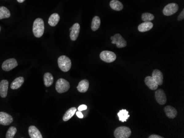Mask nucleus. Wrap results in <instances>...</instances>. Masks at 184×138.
<instances>
[{
    "label": "nucleus",
    "mask_w": 184,
    "mask_h": 138,
    "mask_svg": "<svg viewBox=\"0 0 184 138\" xmlns=\"http://www.w3.org/2000/svg\"><path fill=\"white\" fill-rule=\"evenodd\" d=\"M184 19V10H182V12L179 14V16L178 17V21H182Z\"/></svg>",
    "instance_id": "obj_30"
},
{
    "label": "nucleus",
    "mask_w": 184,
    "mask_h": 138,
    "mask_svg": "<svg viewBox=\"0 0 184 138\" xmlns=\"http://www.w3.org/2000/svg\"><path fill=\"white\" fill-rule=\"evenodd\" d=\"M24 81V79L22 77H19L15 79L12 82L11 84V88L13 90L18 89L22 85Z\"/></svg>",
    "instance_id": "obj_19"
},
{
    "label": "nucleus",
    "mask_w": 184,
    "mask_h": 138,
    "mask_svg": "<svg viewBox=\"0 0 184 138\" xmlns=\"http://www.w3.org/2000/svg\"><path fill=\"white\" fill-rule=\"evenodd\" d=\"M11 16L10 11L4 6L0 7V19L8 18Z\"/></svg>",
    "instance_id": "obj_24"
},
{
    "label": "nucleus",
    "mask_w": 184,
    "mask_h": 138,
    "mask_svg": "<svg viewBox=\"0 0 184 138\" xmlns=\"http://www.w3.org/2000/svg\"><path fill=\"white\" fill-rule=\"evenodd\" d=\"M17 1L19 3H22L25 0H17Z\"/></svg>",
    "instance_id": "obj_33"
},
{
    "label": "nucleus",
    "mask_w": 184,
    "mask_h": 138,
    "mask_svg": "<svg viewBox=\"0 0 184 138\" xmlns=\"http://www.w3.org/2000/svg\"><path fill=\"white\" fill-rule=\"evenodd\" d=\"M44 22L42 18H37L35 20L33 26V33L36 37H40L44 33Z\"/></svg>",
    "instance_id": "obj_1"
},
{
    "label": "nucleus",
    "mask_w": 184,
    "mask_h": 138,
    "mask_svg": "<svg viewBox=\"0 0 184 138\" xmlns=\"http://www.w3.org/2000/svg\"><path fill=\"white\" fill-rule=\"evenodd\" d=\"M89 85L90 84L88 81L87 79H84L79 82L78 86L77 87V89L80 93H84L87 92L88 90V89L89 88Z\"/></svg>",
    "instance_id": "obj_17"
},
{
    "label": "nucleus",
    "mask_w": 184,
    "mask_h": 138,
    "mask_svg": "<svg viewBox=\"0 0 184 138\" xmlns=\"http://www.w3.org/2000/svg\"><path fill=\"white\" fill-rule=\"evenodd\" d=\"M17 133V128L14 127H11L7 132L6 138H13Z\"/></svg>",
    "instance_id": "obj_27"
},
{
    "label": "nucleus",
    "mask_w": 184,
    "mask_h": 138,
    "mask_svg": "<svg viewBox=\"0 0 184 138\" xmlns=\"http://www.w3.org/2000/svg\"><path fill=\"white\" fill-rule=\"evenodd\" d=\"M8 81L7 80H2L0 82V96L5 98L7 95Z\"/></svg>",
    "instance_id": "obj_13"
},
{
    "label": "nucleus",
    "mask_w": 184,
    "mask_h": 138,
    "mask_svg": "<svg viewBox=\"0 0 184 138\" xmlns=\"http://www.w3.org/2000/svg\"><path fill=\"white\" fill-rule=\"evenodd\" d=\"M100 58L104 62L111 63L116 59V56L114 52L110 51H103L100 53Z\"/></svg>",
    "instance_id": "obj_5"
},
{
    "label": "nucleus",
    "mask_w": 184,
    "mask_h": 138,
    "mask_svg": "<svg viewBox=\"0 0 184 138\" xmlns=\"http://www.w3.org/2000/svg\"><path fill=\"white\" fill-rule=\"evenodd\" d=\"M28 133L31 138H42V136L39 130L34 125H31L28 129Z\"/></svg>",
    "instance_id": "obj_15"
},
{
    "label": "nucleus",
    "mask_w": 184,
    "mask_h": 138,
    "mask_svg": "<svg viewBox=\"0 0 184 138\" xmlns=\"http://www.w3.org/2000/svg\"><path fill=\"white\" fill-rule=\"evenodd\" d=\"M164 112L166 113V116L171 119H173L176 117L178 112L176 109L174 107H172L171 106H167L164 109Z\"/></svg>",
    "instance_id": "obj_16"
},
{
    "label": "nucleus",
    "mask_w": 184,
    "mask_h": 138,
    "mask_svg": "<svg viewBox=\"0 0 184 138\" xmlns=\"http://www.w3.org/2000/svg\"><path fill=\"white\" fill-rule=\"evenodd\" d=\"M149 138H163V137L161 136H158V135H155V134H153V135H151L150 136Z\"/></svg>",
    "instance_id": "obj_32"
},
{
    "label": "nucleus",
    "mask_w": 184,
    "mask_h": 138,
    "mask_svg": "<svg viewBox=\"0 0 184 138\" xmlns=\"http://www.w3.org/2000/svg\"><path fill=\"white\" fill-rule=\"evenodd\" d=\"M145 84L152 90H155L158 89V85L155 83L152 76H147L146 77L145 80Z\"/></svg>",
    "instance_id": "obj_14"
},
{
    "label": "nucleus",
    "mask_w": 184,
    "mask_h": 138,
    "mask_svg": "<svg viewBox=\"0 0 184 138\" xmlns=\"http://www.w3.org/2000/svg\"><path fill=\"white\" fill-rule=\"evenodd\" d=\"M154 18V16L150 13H144L142 14V20L143 22H150Z\"/></svg>",
    "instance_id": "obj_28"
},
{
    "label": "nucleus",
    "mask_w": 184,
    "mask_h": 138,
    "mask_svg": "<svg viewBox=\"0 0 184 138\" xmlns=\"http://www.w3.org/2000/svg\"><path fill=\"white\" fill-rule=\"evenodd\" d=\"M110 39L111 43L113 44H115L118 48H122L126 46L127 42L120 34H115V35L111 37Z\"/></svg>",
    "instance_id": "obj_6"
},
{
    "label": "nucleus",
    "mask_w": 184,
    "mask_h": 138,
    "mask_svg": "<svg viewBox=\"0 0 184 138\" xmlns=\"http://www.w3.org/2000/svg\"><path fill=\"white\" fill-rule=\"evenodd\" d=\"M58 65L61 70L67 72L71 69L72 63L71 60L66 56H61L58 58Z\"/></svg>",
    "instance_id": "obj_2"
},
{
    "label": "nucleus",
    "mask_w": 184,
    "mask_h": 138,
    "mask_svg": "<svg viewBox=\"0 0 184 138\" xmlns=\"http://www.w3.org/2000/svg\"><path fill=\"white\" fill-rule=\"evenodd\" d=\"M60 21V16L58 13H53L50 16L48 23L50 26H55L58 24Z\"/></svg>",
    "instance_id": "obj_21"
},
{
    "label": "nucleus",
    "mask_w": 184,
    "mask_h": 138,
    "mask_svg": "<svg viewBox=\"0 0 184 138\" xmlns=\"http://www.w3.org/2000/svg\"><path fill=\"white\" fill-rule=\"evenodd\" d=\"M87 109V106L86 104H81V106H79L78 108V110L79 111H85Z\"/></svg>",
    "instance_id": "obj_29"
},
{
    "label": "nucleus",
    "mask_w": 184,
    "mask_h": 138,
    "mask_svg": "<svg viewBox=\"0 0 184 138\" xmlns=\"http://www.w3.org/2000/svg\"><path fill=\"white\" fill-rule=\"evenodd\" d=\"M56 90L58 93H63L70 88L69 81L63 78L58 79L56 83Z\"/></svg>",
    "instance_id": "obj_4"
},
{
    "label": "nucleus",
    "mask_w": 184,
    "mask_h": 138,
    "mask_svg": "<svg viewBox=\"0 0 184 138\" xmlns=\"http://www.w3.org/2000/svg\"><path fill=\"white\" fill-rule=\"evenodd\" d=\"M152 77L158 85L163 84V74L161 71L158 69H154L153 72Z\"/></svg>",
    "instance_id": "obj_12"
},
{
    "label": "nucleus",
    "mask_w": 184,
    "mask_h": 138,
    "mask_svg": "<svg viewBox=\"0 0 184 138\" xmlns=\"http://www.w3.org/2000/svg\"><path fill=\"white\" fill-rule=\"evenodd\" d=\"M178 9L179 6L176 3H171L165 6V7L163 9V13L164 15L166 16H171L176 13Z\"/></svg>",
    "instance_id": "obj_7"
},
{
    "label": "nucleus",
    "mask_w": 184,
    "mask_h": 138,
    "mask_svg": "<svg viewBox=\"0 0 184 138\" xmlns=\"http://www.w3.org/2000/svg\"><path fill=\"white\" fill-rule=\"evenodd\" d=\"M118 118H119V120L121 121L122 122H126L127 120L130 117V115H129V112L126 109H122L121 111H120L118 113Z\"/></svg>",
    "instance_id": "obj_25"
},
{
    "label": "nucleus",
    "mask_w": 184,
    "mask_h": 138,
    "mask_svg": "<svg viewBox=\"0 0 184 138\" xmlns=\"http://www.w3.org/2000/svg\"><path fill=\"white\" fill-rule=\"evenodd\" d=\"M0 31H1V26H0Z\"/></svg>",
    "instance_id": "obj_34"
},
{
    "label": "nucleus",
    "mask_w": 184,
    "mask_h": 138,
    "mask_svg": "<svg viewBox=\"0 0 184 138\" xmlns=\"http://www.w3.org/2000/svg\"><path fill=\"white\" fill-rule=\"evenodd\" d=\"M17 65L18 63L16 59L10 58L3 62L2 69L5 71L8 72L13 69V68H16Z\"/></svg>",
    "instance_id": "obj_8"
},
{
    "label": "nucleus",
    "mask_w": 184,
    "mask_h": 138,
    "mask_svg": "<svg viewBox=\"0 0 184 138\" xmlns=\"http://www.w3.org/2000/svg\"><path fill=\"white\" fill-rule=\"evenodd\" d=\"M155 97L158 104L162 105L165 104L167 100L165 92L162 89H159L155 91Z\"/></svg>",
    "instance_id": "obj_10"
},
{
    "label": "nucleus",
    "mask_w": 184,
    "mask_h": 138,
    "mask_svg": "<svg viewBox=\"0 0 184 138\" xmlns=\"http://www.w3.org/2000/svg\"><path fill=\"white\" fill-rule=\"evenodd\" d=\"M70 39L72 41L76 40L79 35V31H80V26L78 23L74 24L72 28L70 29Z\"/></svg>",
    "instance_id": "obj_11"
},
{
    "label": "nucleus",
    "mask_w": 184,
    "mask_h": 138,
    "mask_svg": "<svg viewBox=\"0 0 184 138\" xmlns=\"http://www.w3.org/2000/svg\"><path fill=\"white\" fill-rule=\"evenodd\" d=\"M13 119L11 115L4 112H0V124L8 125L13 122Z\"/></svg>",
    "instance_id": "obj_9"
},
{
    "label": "nucleus",
    "mask_w": 184,
    "mask_h": 138,
    "mask_svg": "<svg viewBox=\"0 0 184 138\" xmlns=\"http://www.w3.org/2000/svg\"><path fill=\"white\" fill-rule=\"evenodd\" d=\"M76 113L77 116L79 118H83L84 117V116L83 115V113H82L81 111H78L77 112H76Z\"/></svg>",
    "instance_id": "obj_31"
},
{
    "label": "nucleus",
    "mask_w": 184,
    "mask_h": 138,
    "mask_svg": "<svg viewBox=\"0 0 184 138\" xmlns=\"http://www.w3.org/2000/svg\"><path fill=\"white\" fill-rule=\"evenodd\" d=\"M44 85L46 87H49L52 85L54 82V77L53 75L49 72L45 73L44 76Z\"/></svg>",
    "instance_id": "obj_23"
},
{
    "label": "nucleus",
    "mask_w": 184,
    "mask_h": 138,
    "mask_svg": "<svg viewBox=\"0 0 184 138\" xmlns=\"http://www.w3.org/2000/svg\"><path fill=\"white\" fill-rule=\"evenodd\" d=\"M153 24L150 22H144L143 23L140 24L138 26V30L140 32H146L152 29Z\"/></svg>",
    "instance_id": "obj_18"
},
{
    "label": "nucleus",
    "mask_w": 184,
    "mask_h": 138,
    "mask_svg": "<svg viewBox=\"0 0 184 138\" xmlns=\"http://www.w3.org/2000/svg\"><path fill=\"white\" fill-rule=\"evenodd\" d=\"M111 8L113 10L117 11L122 10L124 8V6L122 3L118 0H112L110 2Z\"/></svg>",
    "instance_id": "obj_22"
},
{
    "label": "nucleus",
    "mask_w": 184,
    "mask_h": 138,
    "mask_svg": "<svg viewBox=\"0 0 184 138\" xmlns=\"http://www.w3.org/2000/svg\"><path fill=\"white\" fill-rule=\"evenodd\" d=\"M131 134V130L127 127L122 126L116 128L114 132L116 138H128Z\"/></svg>",
    "instance_id": "obj_3"
},
{
    "label": "nucleus",
    "mask_w": 184,
    "mask_h": 138,
    "mask_svg": "<svg viewBox=\"0 0 184 138\" xmlns=\"http://www.w3.org/2000/svg\"><path fill=\"white\" fill-rule=\"evenodd\" d=\"M76 111L77 108L76 107H71L70 108H69L63 116L62 119H63V121L66 122V121H68L69 120H70L71 118L75 115V113L76 112Z\"/></svg>",
    "instance_id": "obj_20"
},
{
    "label": "nucleus",
    "mask_w": 184,
    "mask_h": 138,
    "mask_svg": "<svg viewBox=\"0 0 184 138\" xmlns=\"http://www.w3.org/2000/svg\"><path fill=\"white\" fill-rule=\"evenodd\" d=\"M100 19L99 17L98 16H95L93 18L92 22V26H91V28L93 31H96L99 28L100 26Z\"/></svg>",
    "instance_id": "obj_26"
}]
</instances>
